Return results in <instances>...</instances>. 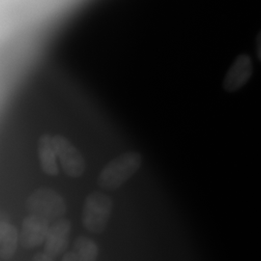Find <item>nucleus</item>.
<instances>
[{
  "label": "nucleus",
  "instance_id": "obj_8",
  "mask_svg": "<svg viewBox=\"0 0 261 261\" xmlns=\"http://www.w3.org/2000/svg\"><path fill=\"white\" fill-rule=\"evenodd\" d=\"M19 243V233L7 216L0 213V259L10 260L15 255Z\"/></svg>",
  "mask_w": 261,
  "mask_h": 261
},
{
  "label": "nucleus",
  "instance_id": "obj_9",
  "mask_svg": "<svg viewBox=\"0 0 261 261\" xmlns=\"http://www.w3.org/2000/svg\"><path fill=\"white\" fill-rule=\"evenodd\" d=\"M38 157L42 170L49 176H56L59 172L58 158L54 144V136L44 134L38 140Z\"/></svg>",
  "mask_w": 261,
  "mask_h": 261
},
{
  "label": "nucleus",
  "instance_id": "obj_13",
  "mask_svg": "<svg viewBox=\"0 0 261 261\" xmlns=\"http://www.w3.org/2000/svg\"><path fill=\"white\" fill-rule=\"evenodd\" d=\"M256 53H257V56L261 60V32L257 37V42H256Z\"/></svg>",
  "mask_w": 261,
  "mask_h": 261
},
{
  "label": "nucleus",
  "instance_id": "obj_6",
  "mask_svg": "<svg viewBox=\"0 0 261 261\" xmlns=\"http://www.w3.org/2000/svg\"><path fill=\"white\" fill-rule=\"evenodd\" d=\"M71 230L72 224L68 219L62 218L55 222L49 227L44 244V252L53 257H56L65 252Z\"/></svg>",
  "mask_w": 261,
  "mask_h": 261
},
{
  "label": "nucleus",
  "instance_id": "obj_12",
  "mask_svg": "<svg viewBox=\"0 0 261 261\" xmlns=\"http://www.w3.org/2000/svg\"><path fill=\"white\" fill-rule=\"evenodd\" d=\"M61 261H76L75 252H73V251L72 252H66Z\"/></svg>",
  "mask_w": 261,
  "mask_h": 261
},
{
  "label": "nucleus",
  "instance_id": "obj_3",
  "mask_svg": "<svg viewBox=\"0 0 261 261\" xmlns=\"http://www.w3.org/2000/svg\"><path fill=\"white\" fill-rule=\"evenodd\" d=\"M113 211L111 196L102 192H92L85 198L83 210V224L93 234L103 233Z\"/></svg>",
  "mask_w": 261,
  "mask_h": 261
},
{
  "label": "nucleus",
  "instance_id": "obj_1",
  "mask_svg": "<svg viewBox=\"0 0 261 261\" xmlns=\"http://www.w3.org/2000/svg\"><path fill=\"white\" fill-rule=\"evenodd\" d=\"M142 164L139 152H126L113 159L102 169L98 176V184L109 191H115L133 177Z\"/></svg>",
  "mask_w": 261,
  "mask_h": 261
},
{
  "label": "nucleus",
  "instance_id": "obj_10",
  "mask_svg": "<svg viewBox=\"0 0 261 261\" xmlns=\"http://www.w3.org/2000/svg\"><path fill=\"white\" fill-rule=\"evenodd\" d=\"M76 261H97L99 256V246L93 239L80 236L75 239L74 250Z\"/></svg>",
  "mask_w": 261,
  "mask_h": 261
},
{
  "label": "nucleus",
  "instance_id": "obj_4",
  "mask_svg": "<svg viewBox=\"0 0 261 261\" xmlns=\"http://www.w3.org/2000/svg\"><path fill=\"white\" fill-rule=\"evenodd\" d=\"M54 144L58 162L66 175L72 178L81 177L86 168L83 154L63 136H54Z\"/></svg>",
  "mask_w": 261,
  "mask_h": 261
},
{
  "label": "nucleus",
  "instance_id": "obj_5",
  "mask_svg": "<svg viewBox=\"0 0 261 261\" xmlns=\"http://www.w3.org/2000/svg\"><path fill=\"white\" fill-rule=\"evenodd\" d=\"M50 222L36 215L24 218L19 229V243L24 249H34L45 244Z\"/></svg>",
  "mask_w": 261,
  "mask_h": 261
},
{
  "label": "nucleus",
  "instance_id": "obj_14",
  "mask_svg": "<svg viewBox=\"0 0 261 261\" xmlns=\"http://www.w3.org/2000/svg\"><path fill=\"white\" fill-rule=\"evenodd\" d=\"M0 213H1V212H0Z\"/></svg>",
  "mask_w": 261,
  "mask_h": 261
},
{
  "label": "nucleus",
  "instance_id": "obj_2",
  "mask_svg": "<svg viewBox=\"0 0 261 261\" xmlns=\"http://www.w3.org/2000/svg\"><path fill=\"white\" fill-rule=\"evenodd\" d=\"M29 214L36 215L48 222H56L67 212V202L62 195L50 188H39L32 192L27 199Z\"/></svg>",
  "mask_w": 261,
  "mask_h": 261
},
{
  "label": "nucleus",
  "instance_id": "obj_11",
  "mask_svg": "<svg viewBox=\"0 0 261 261\" xmlns=\"http://www.w3.org/2000/svg\"><path fill=\"white\" fill-rule=\"evenodd\" d=\"M31 261H55V257L50 256L45 252H38Z\"/></svg>",
  "mask_w": 261,
  "mask_h": 261
},
{
  "label": "nucleus",
  "instance_id": "obj_7",
  "mask_svg": "<svg viewBox=\"0 0 261 261\" xmlns=\"http://www.w3.org/2000/svg\"><path fill=\"white\" fill-rule=\"evenodd\" d=\"M252 64L250 56H240L229 69L224 81V88L228 92H234L247 84L252 76Z\"/></svg>",
  "mask_w": 261,
  "mask_h": 261
}]
</instances>
